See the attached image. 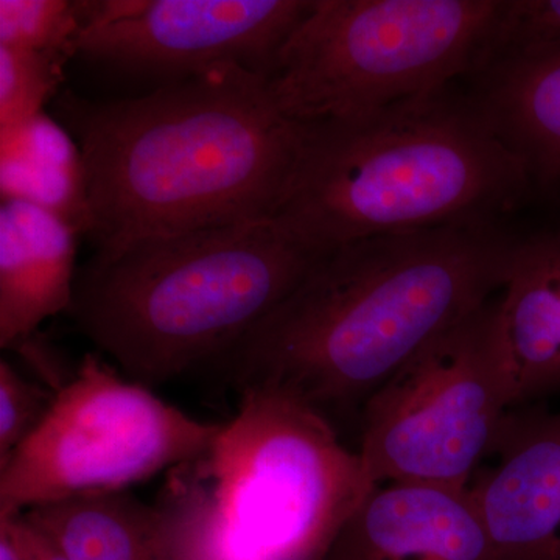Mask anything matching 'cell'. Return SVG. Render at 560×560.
<instances>
[{"instance_id":"11","label":"cell","mask_w":560,"mask_h":560,"mask_svg":"<svg viewBox=\"0 0 560 560\" xmlns=\"http://www.w3.org/2000/svg\"><path fill=\"white\" fill-rule=\"evenodd\" d=\"M320 560H492L469 489L375 485Z\"/></svg>"},{"instance_id":"12","label":"cell","mask_w":560,"mask_h":560,"mask_svg":"<svg viewBox=\"0 0 560 560\" xmlns=\"http://www.w3.org/2000/svg\"><path fill=\"white\" fill-rule=\"evenodd\" d=\"M66 560H195L186 497L167 480L154 503L130 490L90 493L22 512Z\"/></svg>"},{"instance_id":"6","label":"cell","mask_w":560,"mask_h":560,"mask_svg":"<svg viewBox=\"0 0 560 560\" xmlns=\"http://www.w3.org/2000/svg\"><path fill=\"white\" fill-rule=\"evenodd\" d=\"M510 0H313L268 77L300 124L353 119L474 77L503 46Z\"/></svg>"},{"instance_id":"14","label":"cell","mask_w":560,"mask_h":560,"mask_svg":"<svg viewBox=\"0 0 560 560\" xmlns=\"http://www.w3.org/2000/svg\"><path fill=\"white\" fill-rule=\"evenodd\" d=\"M495 337L511 410L560 394V232L518 242Z\"/></svg>"},{"instance_id":"4","label":"cell","mask_w":560,"mask_h":560,"mask_svg":"<svg viewBox=\"0 0 560 560\" xmlns=\"http://www.w3.org/2000/svg\"><path fill=\"white\" fill-rule=\"evenodd\" d=\"M320 257L275 219L145 238L95 254L77 272L68 315L151 388L223 359Z\"/></svg>"},{"instance_id":"2","label":"cell","mask_w":560,"mask_h":560,"mask_svg":"<svg viewBox=\"0 0 560 560\" xmlns=\"http://www.w3.org/2000/svg\"><path fill=\"white\" fill-rule=\"evenodd\" d=\"M518 242L495 221L324 254L221 359L235 389L270 385L324 412L363 407L420 349L497 296Z\"/></svg>"},{"instance_id":"1","label":"cell","mask_w":560,"mask_h":560,"mask_svg":"<svg viewBox=\"0 0 560 560\" xmlns=\"http://www.w3.org/2000/svg\"><path fill=\"white\" fill-rule=\"evenodd\" d=\"M54 117L83 167L95 254L162 235L272 219L305 135L264 73L221 65L150 94L92 101L62 90Z\"/></svg>"},{"instance_id":"9","label":"cell","mask_w":560,"mask_h":560,"mask_svg":"<svg viewBox=\"0 0 560 560\" xmlns=\"http://www.w3.org/2000/svg\"><path fill=\"white\" fill-rule=\"evenodd\" d=\"M83 5L86 21L77 55L179 80L221 65L270 77L313 0H106Z\"/></svg>"},{"instance_id":"13","label":"cell","mask_w":560,"mask_h":560,"mask_svg":"<svg viewBox=\"0 0 560 560\" xmlns=\"http://www.w3.org/2000/svg\"><path fill=\"white\" fill-rule=\"evenodd\" d=\"M80 232L22 198L0 205V348L13 352L40 324L69 313Z\"/></svg>"},{"instance_id":"3","label":"cell","mask_w":560,"mask_h":560,"mask_svg":"<svg viewBox=\"0 0 560 560\" xmlns=\"http://www.w3.org/2000/svg\"><path fill=\"white\" fill-rule=\"evenodd\" d=\"M525 162L455 84L348 120L305 124L272 217L313 253L495 221L530 190Z\"/></svg>"},{"instance_id":"8","label":"cell","mask_w":560,"mask_h":560,"mask_svg":"<svg viewBox=\"0 0 560 560\" xmlns=\"http://www.w3.org/2000/svg\"><path fill=\"white\" fill-rule=\"evenodd\" d=\"M510 410L493 298L364 401L359 453L368 480L467 490Z\"/></svg>"},{"instance_id":"20","label":"cell","mask_w":560,"mask_h":560,"mask_svg":"<svg viewBox=\"0 0 560 560\" xmlns=\"http://www.w3.org/2000/svg\"><path fill=\"white\" fill-rule=\"evenodd\" d=\"M504 47L560 49V0H510Z\"/></svg>"},{"instance_id":"18","label":"cell","mask_w":560,"mask_h":560,"mask_svg":"<svg viewBox=\"0 0 560 560\" xmlns=\"http://www.w3.org/2000/svg\"><path fill=\"white\" fill-rule=\"evenodd\" d=\"M83 28V2L0 0V47L72 58Z\"/></svg>"},{"instance_id":"21","label":"cell","mask_w":560,"mask_h":560,"mask_svg":"<svg viewBox=\"0 0 560 560\" xmlns=\"http://www.w3.org/2000/svg\"><path fill=\"white\" fill-rule=\"evenodd\" d=\"M18 526H20L27 560H66L62 552L55 547L54 541L22 514L18 515Z\"/></svg>"},{"instance_id":"7","label":"cell","mask_w":560,"mask_h":560,"mask_svg":"<svg viewBox=\"0 0 560 560\" xmlns=\"http://www.w3.org/2000/svg\"><path fill=\"white\" fill-rule=\"evenodd\" d=\"M223 427L191 418L86 353L38 427L0 464V518L128 490L202 458Z\"/></svg>"},{"instance_id":"19","label":"cell","mask_w":560,"mask_h":560,"mask_svg":"<svg viewBox=\"0 0 560 560\" xmlns=\"http://www.w3.org/2000/svg\"><path fill=\"white\" fill-rule=\"evenodd\" d=\"M54 390L0 360V464L27 440L54 401Z\"/></svg>"},{"instance_id":"15","label":"cell","mask_w":560,"mask_h":560,"mask_svg":"<svg viewBox=\"0 0 560 560\" xmlns=\"http://www.w3.org/2000/svg\"><path fill=\"white\" fill-rule=\"evenodd\" d=\"M471 79V95L525 162L530 186L560 191V49L504 47Z\"/></svg>"},{"instance_id":"16","label":"cell","mask_w":560,"mask_h":560,"mask_svg":"<svg viewBox=\"0 0 560 560\" xmlns=\"http://www.w3.org/2000/svg\"><path fill=\"white\" fill-rule=\"evenodd\" d=\"M2 198H22L86 234L83 167L75 142L47 114L0 138Z\"/></svg>"},{"instance_id":"17","label":"cell","mask_w":560,"mask_h":560,"mask_svg":"<svg viewBox=\"0 0 560 560\" xmlns=\"http://www.w3.org/2000/svg\"><path fill=\"white\" fill-rule=\"evenodd\" d=\"M61 54L0 47V138L43 116L65 83Z\"/></svg>"},{"instance_id":"5","label":"cell","mask_w":560,"mask_h":560,"mask_svg":"<svg viewBox=\"0 0 560 560\" xmlns=\"http://www.w3.org/2000/svg\"><path fill=\"white\" fill-rule=\"evenodd\" d=\"M238 394L212 448L168 475L189 500L195 560H320L374 488L360 453L287 390Z\"/></svg>"},{"instance_id":"10","label":"cell","mask_w":560,"mask_h":560,"mask_svg":"<svg viewBox=\"0 0 560 560\" xmlns=\"http://www.w3.org/2000/svg\"><path fill=\"white\" fill-rule=\"evenodd\" d=\"M469 495L492 560H560V411L512 408Z\"/></svg>"}]
</instances>
